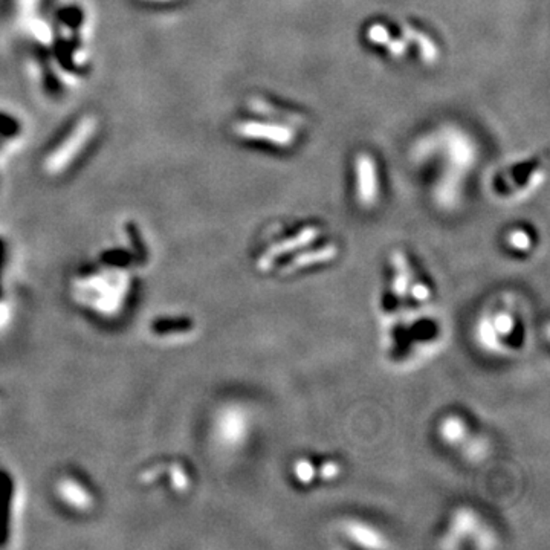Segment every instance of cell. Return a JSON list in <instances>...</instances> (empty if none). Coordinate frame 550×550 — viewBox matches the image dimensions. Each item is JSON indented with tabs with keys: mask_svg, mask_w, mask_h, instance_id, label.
Here are the masks:
<instances>
[{
	"mask_svg": "<svg viewBox=\"0 0 550 550\" xmlns=\"http://www.w3.org/2000/svg\"><path fill=\"white\" fill-rule=\"evenodd\" d=\"M94 121L92 119H83L80 121V124L69 133L63 144L59 145L52 155L47 158L46 170L51 173L61 172L63 168H66L70 163L72 158H75L80 151L83 150V145L89 141V138L92 136L94 132Z\"/></svg>",
	"mask_w": 550,
	"mask_h": 550,
	"instance_id": "1",
	"label": "cell"
},
{
	"mask_svg": "<svg viewBox=\"0 0 550 550\" xmlns=\"http://www.w3.org/2000/svg\"><path fill=\"white\" fill-rule=\"evenodd\" d=\"M240 136L248 140L265 141L278 147H288L295 141V133L292 128L285 124L260 123V121H244L237 126Z\"/></svg>",
	"mask_w": 550,
	"mask_h": 550,
	"instance_id": "2",
	"label": "cell"
},
{
	"mask_svg": "<svg viewBox=\"0 0 550 550\" xmlns=\"http://www.w3.org/2000/svg\"><path fill=\"white\" fill-rule=\"evenodd\" d=\"M357 173V196L364 207L375 204L378 198V173L373 158L367 153H359L355 159Z\"/></svg>",
	"mask_w": 550,
	"mask_h": 550,
	"instance_id": "3",
	"label": "cell"
},
{
	"mask_svg": "<svg viewBox=\"0 0 550 550\" xmlns=\"http://www.w3.org/2000/svg\"><path fill=\"white\" fill-rule=\"evenodd\" d=\"M477 533L475 541L479 540L480 547H494V537L491 535L489 530H480V521L479 516L473 512L471 509H459L454 512L449 523V533L448 540H459L463 535H469V533Z\"/></svg>",
	"mask_w": 550,
	"mask_h": 550,
	"instance_id": "4",
	"label": "cell"
},
{
	"mask_svg": "<svg viewBox=\"0 0 550 550\" xmlns=\"http://www.w3.org/2000/svg\"><path fill=\"white\" fill-rule=\"evenodd\" d=\"M318 236H320V230L317 226H307V228L298 231L297 234H294V236H290L285 240H280L271 248H268V251H266L263 257L260 258V262H258V266H260L262 269L269 268L274 260H277L280 255L288 254L290 251H295L298 248H303L306 245L312 244Z\"/></svg>",
	"mask_w": 550,
	"mask_h": 550,
	"instance_id": "5",
	"label": "cell"
},
{
	"mask_svg": "<svg viewBox=\"0 0 550 550\" xmlns=\"http://www.w3.org/2000/svg\"><path fill=\"white\" fill-rule=\"evenodd\" d=\"M344 532L350 541H353L355 544H358L361 547H369V549L388 547V543L382 537V533L378 532L373 528H370L369 524H364L359 521H350L345 524Z\"/></svg>",
	"mask_w": 550,
	"mask_h": 550,
	"instance_id": "6",
	"label": "cell"
},
{
	"mask_svg": "<svg viewBox=\"0 0 550 550\" xmlns=\"http://www.w3.org/2000/svg\"><path fill=\"white\" fill-rule=\"evenodd\" d=\"M401 31H402V34L406 36L408 42L417 45L420 59H422L425 63H434L436 60H438V57H439L438 46H436V43L433 42V38L430 36L425 34L424 31H420L416 27H411L410 23H402Z\"/></svg>",
	"mask_w": 550,
	"mask_h": 550,
	"instance_id": "7",
	"label": "cell"
},
{
	"mask_svg": "<svg viewBox=\"0 0 550 550\" xmlns=\"http://www.w3.org/2000/svg\"><path fill=\"white\" fill-rule=\"evenodd\" d=\"M367 38L371 43L381 45L396 59L407 54V42L402 38H396L382 23H373L367 31Z\"/></svg>",
	"mask_w": 550,
	"mask_h": 550,
	"instance_id": "8",
	"label": "cell"
},
{
	"mask_svg": "<svg viewBox=\"0 0 550 550\" xmlns=\"http://www.w3.org/2000/svg\"><path fill=\"white\" fill-rule=\"evenodd\" d=\"M336 253H338V249L334 244H327V245L320 246L317 249H307V251H304V253H300L298 255L292 257V260L285 265V271L286 272L295 271V269L303 268V266L332 260V258L336 255Z\"/></svg>",
	"mask_w": 550,
	"mask_h": 550,
	"instance_id": "9",
	"label": "cell"
},
{
	"mask_svg": "<svg viewBox=\"0 0 550 550\" xmlns=\"http://www.w3.org/2000/svg\"><path fill=\"white\" fill-rule=\"evenodd\" d=\"M13 483L10 475L0 471V546L6 543L8 529H10V509H11Z\"/></svg>",
	"mask_w": 550,
	"mask_h": 550,
	"instance_id": "10",
	"label": "cell"
},
{
	"mask_svg": "<svg viewBox=\"0 0 550 550\" xmlns=\"http://www.w3.org/2000/svg\"><path fill=\"white\" fill-rule=\"evenodd\" d=\"M439 434L448 445L463 443L468 439V425L460 416H448L440 422Z\"/></svg>",
	"mask_w": 550,
	"mask_h": 550,
	"instance_id": "11",
	"label": "cell"
},
{
	"mask_svg": "<svg viewBox=\"0 0 550 550\" xmlns=\"http://www.w3.org/2000/svg\"><path fill=\"white\" fill-rule=\"evenodd\" d=\"M393 260L396 265V274L393 277V292L396 297L402 298L407 295L408 288L411 285V271L403 255L396 254Z\"/></svg>",
	"mask_w": 550,
	"mask_h": 550,
	"instance_id": "12",
	"label": "cell"
},
{
	"mask_svg": "<svg viewBox=\"0 0 550 550\" xmlns=\"http://www.w3.org/2000/svg\"><path fill=\"white\" fill-rule=\"evenodd\" d=\"M193 327V321L187 317L181 318H161L151 325V330L156 335H168V334H181V332H188Z\"/></svg>",
	"mask_w": 550,
	"mask_h": 550,
	"instance_id": "13",
	"label": "cell"
},
{
	"mask_svg": "<svg viewBox=\"0 0 550 550\" xmlns=\"http://www.w3.org/2000/svg\"><path fill=\"white\" fill-rule=\"evenodd\" d=\"M294 474L295 479L300 483L311 484L315 480V477H317V469H315V466L309 462V460L300 459L294 463Z\"/></svg>",
	"mask_w": 550,
	"mask_h": 550,
	"instance_id": "14",
	"label": "cell"
},
{
	"mask_svg": "<svg viewBox=\"0 0 550 550\" xmlns=\"http://www.w3.org/2000/svg\"><path fill=\"white\" fill-rule=\"evenodd\" d=\"M253 107L255 109V112L258 110L260 113H266V115H271V117H281L283 119H288V121H292L295 118H300L295 113L289 112V110H280L278 107H274L271 103H266L263 100H254L253 101Z\"/></svg>",
	"mask_w": 550,
	"mask_h": 550,
	"instance_id": "15",
	"label": "cell"
},
{
	"mask_svg": "<svg viewBox=\"0 0 550 550\" xmlns=\"http://www.w3.org/2000/svg\"><path fill=\"white\" fill-rule=\"evenodd\" d=\"M507 245L516 251H528L532 246V239L524 230H514L509 232Z\"/></svg>",
	"mask_w": 550,
	"mask_h": 550,
	"instance_id": "16",
	"label": "cell"
},
{
	"mask_svg": "<svg viewBox=\"0 0 550 550\" xmlns=\"http://www.w3.org/2000/svg\"><path fill=\"white\" fill-rule=\"evenodd\" d=\"M466 447H465V452L466 456L471 459V460H480L484 456H486V451H488V443L484 442V439H473V440H465L463 442Z\"/></svg>",
	"mask_w": 550,
	"mask_h": 550,
	"instance_id": "17",
	"label": "cell"
},
{
	"mask_svg": "<svg viewBox=\"0 0 550 550\" xmlns=\"http://www.w3.org/2000/svg\"><path fill=\"white\" fill-rule=\"evenodd\" d=\"M103 260L113 266H126L132 262V257L124 251H112V253L104 254Z\"/></svg>",
	"mask_w": 550,
	"mask_h": 550,
	"instance_id": "18",
	"label": "cell"
},
{
	"mask_svg": "<svg viewBox=\"0 0 550 550\" xmlns=\"http://www.w3.org/2000/svg\"><path fill=\"white\" fill-rule=\"evenodd\" d=\"M408 290L412 297V300H416V302H426V300H430V297H431L430 288L424 285V283H412V285H410Z\"/></svg>",
	"mask_w": 550,
	"mask_h": 550,
	"instance_id": "19",
	"label": "cell"
},
{
	"mask_svg": "<svg viewBox=\"0 0 550 550\" xmlns=\"http://www.w3.org/2000/svg\"><path fill=\"white\" fill-rule=\"evenodd\" d=\"M341 473V468L338 466V463L335 462H326L322 463L318 469V474L321 475V479L325 480H334Z\"/></svg>",
	"mask_w": 550,
	"mask_h": 550,
	"instance_id": "20",
	"label": "cell"
},
{
	"mask_svg": "<svg viewBox=\"0 0 550 550\" xmlns=\"http://www.w3.org/2000/svg\"><path fill=\"white\" fill-rule=\"evenodd\" d=\"M128 234H131V239H132V244H133V248H135V253H136L138 258H140V260H144V258H145V249L142 246V241L140 239V234H138L136 226L128 225Z\"/></svg>",
	"mask_w": 550,
	"mask_h": 550,
	"instance_id": "21",
	"label": "cell"
},
{
	"mask_svg": "<svg viewBox=\"0 0 550 550\" xmlns=\"http://www.w3.org/2000/svg\"><path fill=\"white\" fill-rule=\"evenodd\" d=\"M0 265H2V244H0Z\"/></svg>",
	"mask_w": 550,
	"mask_h": 550,
	"instance_id": "22",
	"label": "cell"
}]
</instances>
